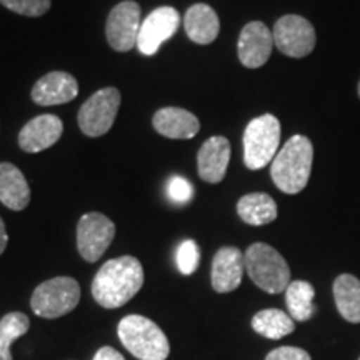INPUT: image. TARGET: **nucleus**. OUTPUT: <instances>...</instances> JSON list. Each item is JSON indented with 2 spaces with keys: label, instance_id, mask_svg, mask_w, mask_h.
I'll use <instances>...</instances> for the list:
<instances>
[{
  "label": "nucleus",
  "instance_id": "f257e3e1",
  "mask_svg": "<svg viewBox=\"0 0 360 360\" xmlns=\"http://www.w3.org/2000/svg\"><path fill=\"white\" fill-rule=\"evenodd\" d=\"M142 285V264L132 255H124L102 265L92 282V295L103 309H119L132 300Z\"/></svg>",
  "mask_w": 360,
  "mask_h": 360
},
{
  "label": "nucleus",
  "instance_id": "f03ea898",
  "mask_svg": "<svg viewBox=\"0 0 360 360\" xmlns=\"http://www.w3.org/2000/svg\"><path fill=\"white\" fill-rule=\"evenodd\" d=\"M314 162V146L305 135H294L283 143L272 160L270 175L283 193L302 192L307 187Z\"/></svg>",
  "mask_w": 360,
  "mask_h": 360
},
{
  "label": "nucleus",
  "instance_id": "7ed1b4c3",
  "mask_svg": "<svg viewBox=\"0 0 360 360\" xmlns=\"http://www.w3.org/2000/svg\"><path fill=\"white\" fill-rule=\"evenodd\" d=\"M117 334L122 345L139 360H165L170 354L167 335L143 315H127L119 322Z\"/></svg>",
  "mask_w": 360,
  "mask_h": 360
},
{
  "label": "nucleus",
  "instance_id": "20e7f679",
  "mask_svg": "<svg viewBox=\"0 0 360 360\" xmlns=\"http://www.w3.org/2000/svg\"><path fill=\"white\" fill-rule=\"evenodd\" d=\"M245 272L252 282L267 294L285 292L290 283V269L278 252L264 242L252 244L244 254Z\"/></svg>",
  "mask_w": 360,
  "mask_h": 360
},
{
  "label": "nucleus",
  "instance_id": "39448f33",
  "mask_svg": "<svg viewBox=\"0 0 360 360\" xmlns=\"http://www.w3.org/2000/svg\"><path fill=\"white\" fill-rule=\"evenodd\" d=\"M281 143V122L276 115L265 114L250 120L244 132V164L260 170L276 159Z\"/></svg>",
  "mask_w": 360,
  "mask_h": 360
},
{
  "label": "nucleus",
  "instance_id": "423d86ee",
  "mask_svg": "<svg viewBox=\"0 0 360 360\" xmlns=\"http://www.w3.org/2000/svg\"><path fill=\"white\" fill-rule=\"evenodd\" d=\"M80 302V285L72 277H53L40 283L30 299L34 314L42 319H58Z\"/></svg>",
  "mask_w": 360,
  "mask_h": 360
},
{
  "label": "nucleus",
  "instance_id": "0eeeda50",
  "mask_svg": "<svg viewBox=\"0 0 360 360\" xmlns=\"http://www.w3.org/2000/svg\"><path fill=\"white\" fill-rule=\"evenodd\" d=\"M120 107V92L115 87L101 89L80 107L79 127L89 137H101L112 129Z\"/></svg>",
  "mask_w": 360,
  "mask_h": 360
},
{
  "label": "nucleus",
  "instance_id": "6e6552de",
  "mask_svg": "<svg viewBox=\"0 0 360 360\" xmlns=\"http://www.w3.org/2000/svg\"><path fill=\"white\" fill-rule=\"evenodd\" d=\"M274 45L283 56L302 58L312 53L317 42L314 25L300 15H283L276 22L272 30Z\"/></svg>",
  "mask_w": 360,
  "mask_h": 360
},
{
  "label": "nucleus",
  "instance_id": "1a4fd4ad",
  "mask_svg": "<svg viewBox=\"0 0 360 360\" xmlns=\"http://www.w3.org/2000/svg\"><path fill=\"white\" fill-rule=\"evenodd\" d=\"M141 25V6L137 2L125 0L117 4L107 19V42L117 52L132 51L134 47H137Z\"/></svg>",
  "mask_w": 360,
  "mask_h": 360
},
{
  "label": "nucleus",
  "instance_id": "9d476101",
  "mask_svg": "<svg viewBox=\"0 0 360 360\" xmlns=\"http://www.w3.org/2000/svg\"><path fill=\"white\" fill-rule=\"evenodd\" d=\"M115 238V224L107 215L89 212L77 225V249L84 260L94 264L105 254Z\"/></svg>",
  "mask_w": 360,
  "mask_h": 360
},
{
  "label": "nucleus",
  "instance_id": "9b49d317",
  "mask_svg": "<svg viewBox=\"0 0 360 360\" xmlns=\"http://www.w3.org/2000/svg\"><path fill=\"white\" fill-rule=\"evenodd\" d=\"M180 27V13L174 7H159L142 22L137 49L143 56H155L165 40L172 39Z\"/></svg>",
  "mask_w": 360,
  "mask_h": 360
},
{
  "label": "nucleus",
  "instance_id": "f8f14e48",
  "mask_svg": "<svg viewBox=\"0 0 360 360\" xmlns=\"http://www.w3.org/2000/svg\"><path fill=\"white\" fill-rule=\"evenodd\" d=\"M274 35L264 22H249L242 29L237 42V53L247 69H259L267 64L274 51Z\"/></svg>",
  "mask_w": 360,
  "mask_h": 360
},
{
  "label": "nucleus",
  "instance_id": "ddd939ff",
  "mask_svg": "<svg viewBox=\"0 0 360 360\" xmlns=\"http://www.w3.org/2000/svg\"><path fill=\"white\" fill-rule=\"evenodd\" d=\"M64 132V124L57 115L44 114L29 120L19 134V146L27 154H37L56 146Z\"/></svg>",
  "mask_w": 360,
  "mask_h": 360
},
{
  "label": "nucleus",
  "instance_id": "4468645a",
  "mask_svg": "<svg viewBox=\"0 0 360 360\" xmlns=\"http://www.w3.org/2000/svg\"><path fill=\"white\" fill-rule=\"evenodd\" d=\"M245 272L244 254L237 247H222L212 260V287L219 294H229L240 285Z\"/></svg>",
  "mask_w": 360,
  "mask_h": 360
},
{
  "label": "nucleus",
  "instance_id": "2eb2a0df",
  "mask_svg": "<svg viewBox=\"0 0 360 360\" xmlns=\"http://www.w3.org/2000/svg\"><path fill=\"white\" fill-rule=\"evenodd\" d=\"M77 96L79 82L67 72H51L39 79L32 89V101L42 107L69 103Z\"/></svg>",
  "mask_w": 360,
  "mask_h": 360
},
{
  "label": "nucleus",
  "instance_id": "dca6fc26",
  "mask_svg": "<svg viewBox=\"0 0 360 360\" xmlns=\"http://www.w3.org/2000/svg\"><path fill=\"white\" fill-rule=\"evenodd\" d=\"M231 160V142L222 135H215L202 143L197 154V167L202 180L209 184L222 182Z\"/></svg>",
  "mask_w": 360,
  "mask_h": 360
},
{
  "label": "nucleus",
  "instance_id": "f3484780",
  "mask_svg": "<svg viewBox=\"0 0 360 360\" xmlns=\"http://www.w3.org/2000/svg\"><path fill=\"white\" fill-rule=\"evenodd\" d=\"M152 124L157 132L167 139H192L200 130L199 119L180 107H164L157 110Z\"/></svg>",
  "mask_w": 360,
  "mask_h": 360
},
{
  "label": "nucleus",
  "instance_id": "a211bd4d",
  "mask_svg": "<svg viewBox=\"0 0 360 360\" xmlns=\"http://www.w3.org/2000/svg\"><path fill=\"white\" fill-rule=\"evenodd\" d=\"M184 29L192 42L200 45L212 44L220 32L217 12L207 4H195L184 15Z\"/></svg>",
  "mask_w": 360,
  "mask_h": 360
},
{
  "label": "nucleus",
  "instance_id": "6ab92c4d",
  "mask_svg": "<svg viewBox=\"0 0 360 360\" xmlns=\"http://www.w3.org/2000/svg\"><path fill=\"white\" fill-rule=\"evenodd\" d=\"M0 202L11 210H24L30 202V187L13 164H0Z\"/></svg>",
  "mask_w": 360,
  "mask_h": 360
},
{
  "label": "nucleus",
  "instance_id": "aec40b11",
  "mask_svg": "<svg viewBox=\"0 0 360 360\" xmlns=\"http://www.w3.org/2000/svg\"><path fill=\"white\" fill-rule=\"evenodd\" d=\"M238 217L249 225H267L277 219V204L269 193H247L237 202Z\"/></svg>",
  "mask_w": 360,
  "mask_h": 360
},
{
  "label": "nucleus",
  "instance_id": "412c9836",
  "mask_svg": "<svg viewBox=\"0 0 360 360\" xmlns=\"http://www.w3.org/2000/svg\"><path fill=\"white\" fill-rule=\"evenodd\" d=\"M334 297L339 314L350 323H360V281L342 274L334 282Z\"/></svg>",
  "mask_w": 360,
  "mask_h": 360
},
{
  "label": "nucleus",
  "instance_id": "4be33fe9",
  "mask_svg": "<svg viewBox=\"0 0 360 360\" xmlns=\"http://www.w3.org/2000/svg\"><path fill=\"white\" fill-rule=\"evenodd\" d=\"M252 328L265 339L278 340L295 330V322L289 314L278 309L260 310L252 319Z\"/></svg>",
  "mask_w": 360,
  "mask_h": 360
},
{
  "label": "nucleus",
  "instance_id": "5701e85b",
  "mask_svg": "<svg viewBox=\"0 0 360 360\" xmlns=\"http://www.w3.org/2000/svg\"><path fill=\"white\" fill-rule=\"evenodd\" d=\"M315 289L307 281H294L285 289V302L289 315L294 321H310L315 314Z\"/></svg>",
  "mask_w": 360,
  "mask_h": 360
},
{
  "label": "nucleus",
  "instance_id": "b1692460",
  "mask_svg": "<svg viewBox=\"0 0 360 360\" xmlns=\"http://www.w3.org/2000/svg\"><path fill=\"white\" fill-rule=\"evenodd\" d=\"M29 327V317L22 312H11L0 319V360H12V344L25 335Z\"/></svg>",
  "mask_w": 360,
  "mask_h": 360
},
{
  "label": "nucleus",
  "instance_id": "393cba45",
  "mask_svg": "<svg viewBox=\"0 0 360 360\" xmlns=\"http://www.w3.org/2000/svg\"><path fill=\"white\" fill-rule=\"evenodd\" d=\"M177 267L184 276H192L200 264V249L195 240H184L177 249Z\"/></svg>",
  "mask_w": 360,
  "mask_h": 360
},
{
  "label": "nucleus",
  "instance_id": "a878e982",
  "mask_svg": "<svg viewBox=\"0 0 360 360\" xmlns=\"http://www.w3.org/2000/svg\"><path fill=\"white\" fill-rule=\"evenodd\" d=\"M0 4L25 17H40L51 8V0H0Z\"/></svg>",
  "mask_w": 360,
  "mask_h": 360
},
{
  "label": "nucleus",
  "instance_id": "bb28decb",
  "mask_svg": "<svg viewBox=\"0 0 360 360\" xmlns=\"http://www.w3.org/2000/svg\"><path fill=\"white\" fill-rule=\"evenodd\" d=\"M167 193L169 199L175 202V204H187L193 197V187L187 179L180 177V175H174L169 180Z\"/></svg>",
  "mask_w": 360,
  "mask_h": 360
},
{
  "label": "nucleus",
  "instance_id": "cd10ccee",
  "mask_svg": "<svg viewBox=\"0 0 360 360\" xmlns=\"http://www.w3.org/2000/svg\"><path fill=\"white\" fill-rule=\"evenodd\" d=\"M265 360H312L309 352L299 347H278L267 354Z\"/></svg>",
  "mask_w": 360,
  "mask_h": 360
},
{
  "label": "nucleus",
  "instance_id": "c85d7f7f",
  "mask_svg": "<svg viewBox=\"0 0 360 360\" xmlns=\"http://www.w3.org/2000/svg\"><path fill=\"white\" fill-rule=\"evenodd\" d=\"M94 360H125L124 355L112 347H102L94 355Z\"/></svg>",
  "mask_w": 360,
  "mask_h": 360
},
{
  "label": "nucleus",
  "instance_id": "c756f323",
  "mask_svg": "<svg viewBox=\"0 0 360 360\" xmlns=\"http://www.w3.org/2000/svg\"><path fill=\"white\" fill-rule=\"evenodd\" d=\"M7 244H8V236H7V231H6V224H4L2 217H0V255L4 254V250H6Z\"/></svg>",
  "mask_w": 360,
  "mask_h": 360
},
{
  "label": "nucleus",
  "instance_id": "7c9ffc66",
  "mask_svg": "<svg viewBox=\"0 0 360 360\" xmlns=\"http://www.w3.org/2000/svg\"><path fill=\"white\" fill-rule=\"evenodd\" d=\"M357 94H359V97H360V82H359V85H357Z\"/></svg>",
  "mask_w": 360,
  "mask_h": 360
},
{
  "label": "nucleus",
  "instance_id": "2f4dec72",
  "mask_svg": "<svg viewBox=\"0 0 360 360\" xmlns=\"http://www.w3.org/2000/svg\"><path fill=\"white\" fill-rule=\"evenodd\" d=\"M359 360H360V359H359Z\"/></svg>",
  "mask_w": 360,
  "mask_h": 360
}]
</instances>
